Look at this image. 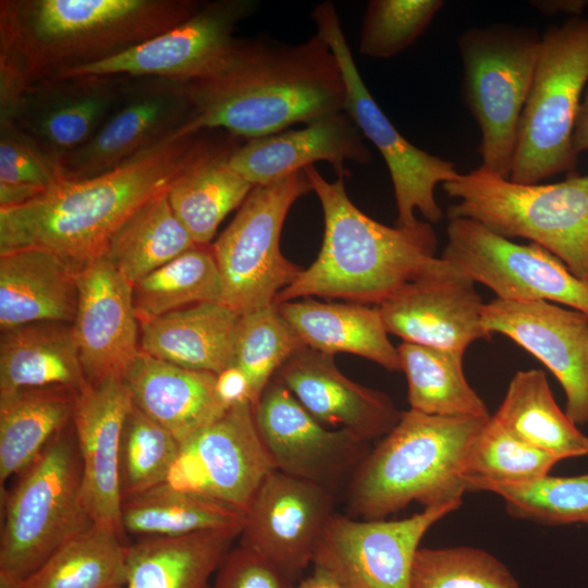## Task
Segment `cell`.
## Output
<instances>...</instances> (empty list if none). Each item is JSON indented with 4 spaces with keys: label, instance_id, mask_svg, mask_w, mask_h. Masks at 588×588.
I'll return each mask as SVG.
<instances>
[{
    "label": "cell",
    "instance_id": "cell-21",
    "mask_svg": "<svg viewBox=\"0 0 588 588\" xmlns=\"http://www.w3.org/2000/svg\"><path fill=\"white\" fill-rule=\"evenodd\" d=\"M73 330L88 382L122 378L139 352L138 319L128 282L102 254L76 271Z\"/></svg>",
    "mask_w": 588,
    "mask_h": 588
},
{
    "label": "cell",
    "instance_id": "cell-4",
    "mask_svg": "<svg viewBox=\"0 0 588 588\" xmlns=\"http://www.w3.org/2000/svg\"><path fill=\"white\" fill-rule=\"evenodd\" d=\"M197 0H1L0 40L33 83L131 49L191 17Z\"/></svg>",
    "mask_w": 588,
    "mask_h": 588
},
{
    "label": "cell",
    "instance_id": "cell-30",
    "mask_svg": "<svg viewBox=\"0 0 588 588\" xmlns=\"http://www.w3.org/2000/svg\"><path fill=\"white\" fill-rule=\"evenodd\" d=\"M277 306L307 347L333 356L355 354L388 371L401 370L397 347L389 340L378 307L310 298Z\"/></svg>",
    "mask_w": 588,
    "mask_h": 588
},
{
    "label": "cell",
    "instance_id": "cell-46",
    "mask_svg": "<svg viewBox=\"0 0 588 588\" xmlns=\"http://www.w3.org/2000/svg\"><path fill=\"white\" fill-rule=\"evenodd\" d=\"M443 7L441 0H371L363 19L359 53L393 58L424 34Z\"/></svg>",
    "mask_w": 588,
    "mask_h": 588
},
{
    "label": "cell",
    "instance_id": "cell-52",
    "mask_svg": "<svg viewBox=\"0 0 588 588\" xmlns=\"http://www.w3.org/2000/svg\"><path fill=\"white\" fill-rule=\"evenodd\" d=\"M294 588H342L327 572L314 567L313 573L295 584Z\"/></svg>",
    "mask_w": 588,
    "mask_h": 588
},
{
    "label": "cell",
    "instance_id": "cell-53",
    "mask_svg": "<svg viewBox=\"0 0 588 588\" xmlns=\"http://www.w3.org/2000/svg\"><path fill=\"white\" fill-rule=\"evenodd\" d=\"M0 588H25V584L21 579L0 573Z\"/></svg>",
    "mask_w": 588,
    "mask_h": 588
},
{
    "label": "cell",
    "instance_id": "cell-24",
    "mask_svg": "<svg viewBox=\"0 0 588 588\" xmlns=\"http://www.w3.org/2000/svg\"><path fill=\"white\" fill-rule=\"evenodd\" d=\"M372 154L351 115L339 111L301 128L246 139L234 150L232 168L253 186L265 185L304 170L330 163L336 176H348L347 161L368 164Z\"/></svg>",
    "mask_w": 588,
    "mask_h": 588
},
{
    "label": "cell",
    "instance_id": "cell-33",
    "mask_svg": "<svg viewBox=\"0 0 588 588\" xmlns=\"http://www.w3.org/2000/svg\"><path fill=\"white\" fill-rule=\"evenodd\" d=\"M77 393L60 387L0 393L1 486L72 422Z\"/></svg>",
    "mask_w": 588,
    "mask_h": 588
},
{
    "label": "cell",
    "instance_id": "cell-8",
    "mask_svg": "<svg viewBox=\"0 0 588 588\" xmlns=\"http://www.w3.org/2000/svg\"><path fill=\"white\" fill-rule=\"evenodd\" d=\"M588 85V20L571 17L541 36L520 115L510 180L537 184L577 164L573 132Z\"/></svg>",
    "mask_w": 588,
    "mask_h": 588
},
{
    "label": "cell",
    "instance_id": "cell-47",
    "mask_svg": "<svg viewBox=\"0 0 588 588\" xmlns=\"http://www.w3.org/2000/svg\"><path fill=\"white\" fill-rule=\"evenodd\" d=\"M295 583L253 551L232 548L219 566L211 588H294Z\"/></svg>",
    "mask_w": 588,
    "mask_h": 588
},
{
    "label": "cell",
    "instance_id": "cell-39",
    "mask_svg": "<svg viewBox=\"0 0 588 588\" xmlns=\"http://www.w3.org/2000/svg\"><path fill=\"white\" fill-rule=\"evenodd\" d=\"M140 323L200 303H223L221 274L210 245H196L133 285Z\"/></svg>",
    "mask_w": 588,
    "mask_h": 588
},
{
    "label": "cell",
    "instance_id": "cell-51",
    "mask_svg": "<svg viewBox=\"0 0 588 588\" xmlns=\"http://www.w3.org/2000/svg\"><path fill=\"white\" fill-rule=\"evenodd\" d=\"M573 146L577 155L588 150V85L584 91L573 132Z\"/></svg>",
    "mask_w": 588,
    "mask_h": 588
},
{
    "label": "cell",
    "instance_id": "cell-44",
    "mask_svg": "<svg viewBox=\"0 0 588 588\" xmlns=\"http://www.w3.org/2000/svg\"><path fill=\"white\" fill-rule=\"evenodd\" d=\"M64 179L62 158L14 122L0 123V208L26 204Z\"/></svg>",
    "mask_w": 588,
    "mask_h": 588
},
{
    "label": "cell",
    "instance_id": "cell-3",
    "mask_svg": "<svg viewBox=\"0 0 588 588\" xmlns=\"http://www.w3.org/2000/svg\"><path fill=\"white\" fill-rule=\"evenodd\" d=\"M304 170L323 211L322 245L316 260L278 294L275 305L319 296L378 306L437 258L431 223L384 225L352 203L345 177L329 182L315 166Z\"/></svg>",
    "mask_w": 588,
    "mask_h": 588
},
{
    "label": "cell",
    "instance_id": "cell-28",
    "mask_svg": "<svg viewBox=\"0 0 588 588\" xmlns=\"http://www.w3.org/2000/svg\"><path fill=\"white\" fill-rule=\"evenodd\" d=\"M243 140L225 131L210 130L203 150L167 192L174 215L196 245H210L221 222L255 187L230 162Z\"/></svg>",
    "mask_w": 588,
    "mask_h": 588
},
{
    "label": "cell",
    "instance_id": "cell-49",
    "mask_svg": "<svg viewBox=\"0 0 588 588\" xmlns=\"http://www.w3.org/2000/svg\"><path fill=\"white\" fill-rule=\"evenodd\" d=\"M216 391L218 397L226 408L244 402L252 403L248 379L235 365L217 375Z\"/></svg>",
    "mask_w": 588,
    "mask_h": 588
},
{
    "label": "cell",
    "instance_id": "cell-16",
    "mask_svg": "<svg viewBox=\"0 0 588 588\" xmlns=\"http://www.w3.org/2000/svg\"><path fill=\"white\" fill-rule=\"evenodd\" d=\"M254 415L277 470L333 493L350 481L369 451L368 442L318 421L275 378L264 390Z\"/></svg>",
    "mask_w": 588,
    "mask_h": 588
},
{
    "label": "cell",
    "instance_id": "cell-17",
    "mask_svg": "<svg viewBox=\"0 0 588 588\" xmlns=\"http://www.w3.org/2000/svg\"><path fill=\"white\" fill-rule=\"evenodd\" d=\"M335 493L311 481L273 470L246 513L240 544L296 584L314 562L334 512Z\"/></svg>",
    "mask_w": 588,
    "mask_h": 588
},
{
    "label": "cell",
    "instance_id": "cell-36",
    "mask_svg": "<svg viewBox=\"0 0 588 588\" xmlns=\"http://www.w3.org/2000/svg\"><path fill=\"white\" fill-rule=\"evenodd\" d=\"M194 246L164 192L146 201L113 232L103 255L134 285Z\"/></svg>",
    "mask_w": 588,
    "mask_h": 588
},
{
    "label": "cell",
    "instance_id": "cell-43",
    "mask_svg": "<svg viewBox=\"0 0 588 588\" xmlns=\"http://www.w3.org/2000/svg\"><path fill=\"white\" fill-rule=\"evenodd\" d=\"M481 491L502 498L509 515L547 526L588 524V473L520 485H489Z\"/></svg>",
    "mask_w": 588,
    "mask_h": 588
},
{
    "label": "cell",
    "instance_id": "cell-19",
    "mask_svg": "<svg viewBox=\"0 0 588 588\" xmlns=\"http://www.w3.org/2000/svg\"><path fill=\"white\" fill-rule=\"evenodd\" d=\"M482 324L539 359L561 383L571 420L588 424V315L547 301L495 297L485 303Z\"/></svg>",
    "mask_w": 588,
    "mask_h": 588
},
{
    "label": "cell",
    "instance_id": "cell-37",
    "mask_svg": "<svg viewBox=\"0 0 588 588\" xmlns=\"http://www.w3.org/2000/svg\"><path fill=\"white\" fill-rule=\"evenodd\" d=\"M397 352L409 409L440 416H490L465 377L464 354L406 342Z\"/></svg>",
    "mask_w": 588,
    "mask_h": 588
},
{
    "label": "cell",
    "instance_id": "cell-18",
    "mask_svg": "<svg viewBox=\"0 0 588 588\" xmlns=\"http://www.w3.org/2000/svg\"><path fill=\"white\" fill-rule=\"evenodd\" d=\"M475 282L442 257L377 307L389 334L406 343L464 354L490 340L482 324L485 303Z\"/></svg>",
    "mask_w": 588,
    "mask_h": 588
},
{
    "label": "cell",
    "instance_id": "cell-35",
    "mask_svg": "<svg viewBox=\"0 0 588 588\" xmlns=\"http://www.w3.org/2000/svg\"><path fill=\"white\" fill-rule=\"evenodd\" d=\"M245 514L201 494L160 485L124 499L123 535L143 538L183 537L209 530L242 532Z\"/></svg>",
    "mask_w": 588,
    "mask_h": 588
},
{
    "label": "cell",
    "instance_id": "cell-10",
    "mask_svg": "<svg viewBox=\"0 0 588 588\" xmlns=\"http://www.w3.org/2000/svg\"><path fill=\"white\" fill-rule=\"evenodd\" d=\"M313 192L305 170L255 186L231 223L210 245L223 284V304L241 315L274 304L304 268L281 253L285 218Z\"/></svg>",
    "mask_w": 588,
    "mask_h": 588
},
{
    "label": "cell",
    "instance_id": "cell-12",
    "mask_svg": "<svg viewBox=\"0 0 588 588\" xmlns=\"http://www.w3.org/2000/svg\"><path fill=\"white\" fill-rule=\"evenodd\" d=\"M442 258L497 298L560 303L588 315V281L575 277L554 255L522 245L467 218H451Z\"/></svg>",
    "mask_w": 588,
    "mask_h": 588
},
{
    "label": "cell",
    "instance_id": "cell-14",
    "mask_svg": "<svg viewBox=\"0 0 588 588\" xmlns=\"http://www.w3.org/2000/svg\"><path fill=\"white\" fill-rule=\"evenodd\" d=\"M253 0L203 2L186 21L105 60L50 78L120 76L189 83L213 72L231 50L237 24L255 12Z\"/></svg>",
    "mask_w": 588,
    "mask_h": 588
},
{
    "label": "cell",
    "instance_id": "cell-20",
    "mask_svg": "<svg viewBox=\"0 0 588 588\" xmlns=\"http://www.w3.org/2000/svg\"><path fill=\"white\" fill-rule=\"evenodd\" d=\"M121 99L96 133L63 158L65 179H90L118 168L174 136L191 112L184 84L161 78H143Z\"/></svg>",
    "mask_w": 588,
    "mask_h": 588
},
{
    "label": "cell",
    "instance_id": "cell-45",
    "mask_svg": "<svg viewBox=\"0 0 588 588\" xmlns=\"http://www.w3.org/2000/svg\"><path fill=\"white\" fill-rule=\"evenodd\" d=\"M411 588H520L498 558L474 547L420 548Z\"/></svg>",
    "mask_w": 588,
    "mask_h": 588
},
{
    "label": "cell",
    "instance_id": "cell-34",
    "mask_svg": "<svg viewBox=\"0 0 588 588\" xmlns=\"http://www.w3.org/2000/svg\"><path fill=\"white\" fill-rule=\"evenodd\" d=\"M493 416L512 436L560 461L588 455V437L559 407L540 369L517 371Z\"/></svg>",
    "mask_w": 588,
    "mask_h": 588
},
{
    "label": "cell",
    "instance_id": "cell-11",
    "mask_svg": "<svg viewBox=\"0 0 588 588\" xmlns=\"http://www.w3.org/2000/svg\"><path fill=\"white\" fill-rule=\"evenodd\" d=\"M310 17L316 34L328 44L339 63L346 90L345 111L387 163L396 201L395 225L417 223L415 210L429 223L439 222L442 210L436 200V186L460 174L455 164L413 145L387 118L360 76L335 5L321 2Z\"/></svg>",
    "mask_w": 588,
    "mask_h": 588
},
{
    "label": "cell",
    "instance_id": "cell-7",
    "mask_svg": "<svg viewBox=\"0 0 588 588\" xmlns=\"http://www.w3.org/2000/svg\"><path fill=\"white\" fill-rule=\"evenodd\" d=\"M1 503L0 573L23 581L64 542L95 524L83 500L72 422L16 476Z\"/></svg>",
    "mask_w": 588,
    "mask_h": 588
},
{
    "label": "cell",
    "instance_id": "cell-5",
    "mask_svg": "<svg viewBox=\"0 0 588 588\" xmlns=\"http://www.w3.org/2000/svg\"><path fill=\"white\" fill-rule=\"evenodd\" d=\"M489 417L403 412L347 482V515L385 519L413 502L427 507L461 501L466 458Z\"/></svg>",
    "mask_w": 588,
    "mask_h": 588
},
{
    "label": "cell",
    "instance_id": "cell-55",
    "mask_svg": "<svg viewBox=\"0 0 588 588\" xmlns=\"http://www.w3.org/2000/svg\"><path fill=\"white\" fill-rule=\"evenodd\" d=\"M588 525V524H587Z\"/></svg>",
    "mask_w": 588,
    "mask_h": 588
},
{
    "label": "cell",
    "instance_id": "cell-31",
    "mask_svg": "<svg viewBox=\"0 0 588 588\" xmlns=\"http://www.w3.org/2000/svg\"><path fill=\"white\" fill-rule=\"evenodd\" d=\"M87 383L72 323L44 321L1 332L0 393L53 387L79 392Z\"/></svg>",
    "mask_w": 588,
    "mask_h": 588
},
{
    "label": "cell",
    "instance_id": "cell-9",
    "mask_svg": "<svg viewBox=\"0 0 588 588\" xmlns=\"http://www.w3.org/2000/svg\"><path fill=\"white\" fill-rule=\"evenodd\" d=\"M541 45L535 28L491 24L457 39L462 98L477 122L481 167L510 177L520 115Z\"/></svg>",
    "mask_w": 588,
    "mask_h": 588
},
{
    "label": "cell",
    "instance_id": "cell-40",
    "mask_svg": "<svg viewBox=\"0 0 588 588\" xmlns=\"http://www.w3.org/2000/svg\"><path fill=\"white\" fill-rule=\"evenodd\" d=\"M560 460L512 436L492 415L476 437L464 466L467 491L520 485L549 475Z\"/></svg>",
    "mask_w": 588,
    "mask_h": 588
},
{
    "label": "cell",
    "instance_id": "cell-27",
    "mask_svg": "<svg viewBox=\"0 0 588 588\" xmlns=\"http://www.w3.org/2000/svg\"><path fill=\"white\" fill-rule=\"evenodd\" d=\"M77 268L44 248L0 254V329L53 321L73 323Z\"/></svg>",
    "mask_w": 588,
    "mask_h": 588
},
{
    "label": "cell",
    "instance_id": "cell-2",
    "mask_svg": "<svg viewBox=\"0 0 588 588\" xmlns=\"http://www.w3.org/2000/svg\"><path fill=\"white\" fill-rule=\"evenodd\" d=\"M209 131L171 137L109 172L64 179L26 204L0 208V254L44 248L76 268L102 255L113 232L195 160Z\"/></svg>",
    "mask_w": 588,
    "mask_h": 588
},
{
    "label": "cell",
    "instance_id": "cell-42",
    "mask_svg": "<svg viewBox=\"0 0 588 588\" xmlns=\"http://www.w3.org/2000/svg\"><path fill=\"white\" fill-rule=\"evenodd\" d=\"M180 451L179 440L133 404L121 434L120 485L123 500L166 483Z\"/></svg>",
    "mask_w": 588,
    "mask_h": 588
},
{
    "label": "cell",
    "instance_id": "cell-38",
    "mask_svg": "<svg viewBox=\"0 0 588 588\" xmlns=\"http://www.w3.org/2000/svg\"><path fill=\"white\" fill-rule=\"evenodd\" d=\"M127 546L108 528L91 525L59 549L25 588H118L126 579Z\"/></svg>",
    "mask_w": 588,
    "mask_h": 588
},
{
    "label": "cell",
    "instance_id": "cell-54",
    "mask_svg": "<svg viewBox=\"0 0 588 588\" xmlns=\"http://www.w3.org/2000/svg\"><path fill=\"white\" fill-rule=\"evenodd\" d=\"M118 588H123V587H118Z\"/></svg>",
    "mask_w": 588,
    "mask_h": 588
},
{
    "label": "cell",
    "instance_id": "cell-25",
    "mask_svg": "<svg viewBox=\"0 0 588 588\" xmlns=\"http://www.w3.org/2000/svg\"><path fill=\"white\" fill-rule=\"evenodd\" d=\"M111 77L37 81L28 88L12 122L63 159L96 133L121 99L123 90Z\"/></svg>",
    "mask_w": 588,
    "mask_h": 588
},
{
    "label": "cell",
    "instance_id": "cell-26",
    "mask_svg": "<svg viewBox=\"0 0 588 588\" xmlns=\"http://www.w3.org/2000/svg\"><path fill=\"white\" fill-rule=\"evenodd\" d=\"M122 379L133 404L180 443L229 409L218 397L217 375L183 368L140 350Z\"/></svg>",
    "mask_w": 588,
    "mask_h": 588
},
{
    "label": "cell",
    "instance_id": "cell-41",
    "mask_svg": "<svg viewBox=\"0 0 588 588\" xmlns=\"http://www.w3.org/2000/svg\"><path fill=\"white\" fill-rule=\"evenodd\" d=\"M305 346L275 304L241 315L234 365L248 379L254 407L281 366Z\"/></svg>",
    "mask_w": 588,
    "mask_h": 588
},
{
    "label": "cell",
    "instance_id": "cell-32",
    "mask_svg": "<svg viewBox=\"0 0 588 588\" xmlns=\"http://www.w3.org/2000/svg\"><path fill=\"white\" fill-rule=\"evenodd\" d=\"M238 530L137 539L127 546L123 588H211Z\"/></svg>",
    "mask_w": 588,
    "mask_h": 588
},
{
    "label": "cell",
    "instance_id": "cell-50",
    "mask_svg": "<svg viewBox=\"0 0 588 588\" xmlns=\"http://www.w3.org/2000/svg\"><path fill=\"white\" fill-rule=\"evenodd\" d=\"M530 5L544 15L568 14L579 17L588 5L586 0H534Z\"/></svg>",
    "mask_w": 588,
    "mask_h": 588
},
{
    "label": "cell",
    "instance_id": "cell-6",
    "mask_svg": "<svg viewBox=\"0 0 588 588\" xmlns=\"http://www.w3.org/2000/svg\"><path fill=\"white\" fill-rule=\"evenodd\" d=\"M448 217L477 221L506 238L531 241L588 281V175L522 184L483 167L444 183Z\"/></svg>",
    "mask_w": 588,
    "mask_h": 588
},
{
    "label": "cell",
    "instance_id": "cell-15",
    "mask_svg": "<svg viewBox=\"0 0 588 588\" xmlns=\"http://www.w3.org/2000/svg\"><path fill=\"white\" fill-rule=\"evenodd\" d=\"M273 470L256 426L254 405L244 402L181 443L167 483L245 514Z\"/></svg>",
    "mask_w": 588,
    "mask_h": 588
},
{
    "label": "cell",
    "instance_id": "cell-1",
    "mask_svg": "<svg viewBox=\"0 0 588 588\" xmlns=\"http://www.w3.org/2000/svg\"><path fill=\"white\" fill-rule=\"evenodd\" d=\"M191 112L173 137L207 130L244 140L345 110L339 63L317 34L298 44L236 38L209 75L184 84Z\"/></svg>",
    "mask_w": 588,
    "mask_h": 588
},
{
    "label": "cell",
    "instance_id": "cell-29",
    "mask_svg": "<svg viewBox=\"0 0 588 588\" xmlns=\"http://www.w3.org/2000/svg\"><path fill=\"white\" fill-rule=\"evenodd\" d=\"M241 314L223 303L187 306L140 323L142 352L219 375L234 365Z\"/></svg>",
    "mask_w": 588,
    "mask_h": 588
},
{
    "label": "cell",
    "instance_id": "cell-23",
    "mask_svg": "<svg viewBox=\"0 0 588 588\" xmlns=\"http://www.w3.org/2000/svg\"><path fill=\"white\" fill-rule=\"evenodd\" d=\"M274 378L322 425L368 443L389 433L403 413L388 394L343 375L333 355L307 346L292 355Z\"/></svg>",
    "mask_w": 588,
    "mask_h": 588
},
{
    "label": "cell",
    "instance_id": "cell-13",
    "mask_svg": "<svg viewBox=\"0 0 588 588\" xmlns=\"http://www.w3.org/2000/svg\"><path fill=\"white\" fill-rule=\"evenodd\" d=\"M462 503L427 506L396 520H358L334 513L321 536L313 566L327 572L342 588H411L422 537Z\"/></svg>",
    "mask_w": 588,
    "mask_h": 588
},
{
    "label": "cell",
    "instance_id": "cell-48",
    "mask_svg": "<svg viewBox=\"0 0 588 588\" xmlns=\"http://www.w3.org/2000/svg\"><path fill=\"white\" fill-rule=\"evenodd\" d=\"M33 82L17 51L0 40V123L12 122Z\"/></svg>",
    "mask_w": 588,
    "mask_h": 588
},
{
    "label": "cell",
    "instance_id": "cell-22",
    "mask_svg": "<svg viewBox=\"0 0 588 588\" xmlns=\"http://www.w3.org/2000/svg\"><path fill=\"white\" fill-rule=\"evenodd\" d=\"M132 406L123 379L107 378L88 382L77 393L72 419L86 510L96 525L118 532L123 539L120 446Z\"/></svg>",
    "mask_w": 588,
    "mask_h": 588
}]
</instances>
